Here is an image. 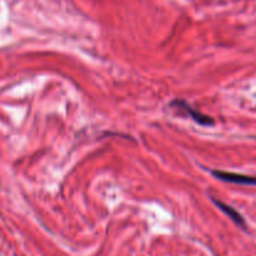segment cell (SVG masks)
Masks as SVG:
<instances>
[{
	"mask_svg": "<svg viewBox=\"0 0 256 256\" xmlns=\"http://www.w3.org/2000/svg\"><path fill=\"white\" fill-rule=\"evenodd\" d=\"M171 107L176 110H182V112H184V114L190 116V118H192V120H195V122H198V124H201V126H212L214 124L212 118L208 117V116L202 114V113L198 112V110H195L194 108L191 107V106L187 104L184 100H174V102L171 103Z\"/></svg>",
	"mask_w": 256,
	"mask_h": 256,
	"instance_id": "6da1fadb",
	"label": "cell"
},
{
	"mask_svg": "<svg viewBox=\"0 0 256 256\" xmlns=\"http://www.w3.org/2000/svg\"><path fill=\"white\" fill-rule=\"evenodd\" d=\"M211 174H212L218 180H221V181L225 182H231V184H256V177L245 176V174H232V172L225 171H211Z\"/></svg>",
	"mask_w": 256,
	"mask_h": 256,
	"instance_id": "7a4b0ae2",
	"label": "cell"
},
{
	"mask_svg": "<svg viewBox=\"0 0 256 256\" xmlns=\"http://www.w3.org/2000/svg\"><path fill=\"white\" fill-rule=\"evenodd\" d=\"M212 201H214V202H215V205L218 206V208H220L221 211H222L224 214H226V215H228V218H230L231 220L234 221V222L238 224V225H241V226L245 225V222H244L242 216H241L240 214L238 212V211L234 210V208H231V206L225 205V204L221 202V201H218V200H216V198H212Z\"/></svg>",
	"mask_w": 256,
	"mask_h": 256,
	"instance_id": "3957f363",
	"label": "cell"
}]
</instances>
